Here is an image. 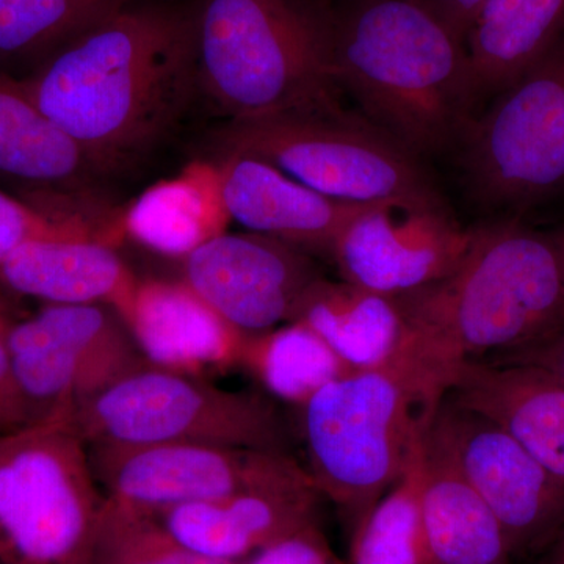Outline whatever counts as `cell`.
Instances as JSON below:
<instances>
[{"label": "cell", "instance_id": "4", "mask_svg": "<svg viewBox=\"0 0 564 564\" xmlns=\"http://www.w3.org/2000/svg\"><path fill=\"white\" fill-rule=\"evenodd\" d=\"M198 98L225 121L336 110L332 0H193Z\"/></svg>", "mask_w": 564, "mask_h": 564}, {"label": "cell", "instance_id": "20", "mask_svg": "<svg viewBox=\"0 0 564 564\" xmlns=\"http://www.w3.org/2000/svg\"><path fill=\"white\" fill-rule=\"evenodd\" d=\"M139 278L101 239L35 240L0 263V284L43 304H104L118 313Z\"/></svg>", "mask_w": 564, "mask_h": 564}, {"label": "cell", "instance_id": "15", "mask_svg": "<svg viewBox=\"0 0 564 564\" xmlns=\"http://www.w3.org/2000/svg\"><path fill=\"white\" fill-rule=\"evenodd\" d=\"M475 226L454 212L410 210L375 204L340 234L332 261L340 280L400 296L445 280L473 247Z\"/></svg>", "mask_w": 564, "mask_h": 564}, {"label": "cell", "instance_id": "28", "mask_svg": "<svg viewBox=\"0 0 564 564\" xmlns=\"http://www.w3.org/2000/svg\"><path fill=\"white\" fill-rule=\"evenodd\" d=\"M91 564H243L210 558L177 543L154 516L106 499Z\"/></svg>", "mask_w": 564, "mask_h": 564}, {"label": "cell", "instance_id": "9", "mask_svg": "<svg viewBox=\"0 0 564 564\" xmlns=\"http://www.w3.org/2000/svg\"><path fill=\"white\" fill-rule=\"evenodd\" d=\"M85 444H212L291 452V434L263 392L229 391L210 378L141 367L73 415Z\"/></svg>", "mask_w": 564, "mask_h": 564}, {"label": "cell", "instance_id": "19", "mask_svg": "<svg viewBox=\"0 0 564 564\" xmlns=\"http://www.w3.org/2000/svg\"><path fill=\"white\" fill-rule=\"evenodd\" d=\"M321 497L314 485L259 489L151 516L185 547L210 558L242 562L265 545L315 525Z\"/></svg>", "mask_w": 564, "mask_h": 564}, {"label": "cell", "instance_id": "24", "mask_svg": "<svg viewBox=\"0 0 564 564\" xmlns=\"http://www.w3.org/2000/svg\"><path fill=\"white\" fill-rule=\"evenodd\" d=\"M422 516L432 564H518L488 505L426 436Z\"/></svg>", "mask_w": 564, "mask_h": 564}, {"label": "cell", "instance_id": "25", "mask_svg": "<svg viewBox=\"0 0 564 564\" xmlns=\"http://www.w3.org/2000/svg\"><path fill=\"white\" fill-rule=\"evenodd\" d=\"M141 0H0V70L25 79L107 18Z\"/></svg>", "mask_w": 564, "mask_h": 564}, {"label": "cell", "instance_id": "35", "mask_svg": "<svg viewBox=\"0 0 564 564\" xmlns=\"http://www.w3.org/2000/svg\"><path fill=\"white\" fill-rule=\"evenodd\" d=\"M11 321H13V318L10 317L6 304L0 302V329H6Z\"/></svg>", "mask_w": 564, "mask_h": 564}, {"label": "cell", "instance_id": "12", "mask_svg": "<svg viewBox=\"0 0 564 564\" xmlns=\"http://www.w3.org/2000/svg\"><path fill=\"white\" fill-rule=\"evenodd\" d=\"M425 436L488 505L516 563H532L563 532V478L496 423L444 397Z\"/></svg>", "mask_w": 564, "mask_h": 564}, {"label": "cell", "instance_id": "5", "mask_svg": "<svg viewBox=\"0 0 564 564\" xmlns=\"http://www.w3.org/2000/svg\"><path fill=\"white\" fill-rule=\"evenodd\" d=\"M212 148L215 159L272 163L339 202L452 212L425 161L344 107L225 121L212 133Z\"/></svg>", "mask_w": 564, "mask_h": 564}, {"label": "cell", "instance_id": "14", "mask_svg": "<svg viewBox=\"0 0 564 564\" xmlns=\"http://www.w3.org/2000/svg\"><path fill=\"white\" fill-rule=\"evenodd\" d=\"M322 278L313 256L273 237L223 232L182 259L181 278L245 336L291 322L304 292Z\"/></svg>", "mask_w": 564, "mask_h": 564}, {"label": "cell", "instance_id": "27", "mask_svg": "<svg viewBox=\"0 0 564 564\" xmlns=\"http://www.w3.org/2000/svg\"><path fill=\"white\" fill-rule=\"evenodd\" d=\"M425 432L400 480L356 525L350 564H432L422 516Z\"/></svg>", "mask_w": 564, "mask_h": 564}, {"label": "cell", "instance_id": "21", "mask_svg": "<svg viewBox=\"0 0 564 564\" xmlns=\"http://www.w3.org/2000/svg\"><path fill=\"white\" fill-rule=\"evenodd\" d=\"M291 322L303 323L350 370L386 369L406 336L395 296L325 276L304 292Z\"/></svg>", "mask_w": 564, "mask_h": 564}, {"label": "cell", "instance_id": "2", "mask_svg": "<svg viewBox=\"0 0 564 564\" xmlns=\"http://www.w3.org/2000/svg\"><path fill=\"white\" fill-rule=\"evenodd\" d=\"M395 299L406 336L389 367L411 384L432 419L463 364L513 350L562 317L564 225L480 223L451 276Z\"/></svg>", "mask_w": 564, "mask_h": 564}, {"label": "cell", "instance_id": "31", "mask_svg": "<svg viewBox=\"0 0 564 564\" xmlns=\"http://www.w3.org/2000/svg\"><path fill=\"white\" fill-rule=\"evenodd\" d=\"M485 361L525 364L540 367L564 384V314L543 333L513 350Z\"/></svg>", "mask_w": 564, "mask_h": 564}, {"label": "cell", "instance_id": "30", "mask_svg": "<svg viewBox=\"0 0 564 564\" xmlns=\"http://www.w3.org/2000/svg\"><path fill=\"white\" fill-rule=\"evenodd\" d=\"M243 564H344L333 554L317 525L306 527L265 545Z\"/></svg>", "mask_w": 564, "mask_h": 564}, {"label": "cell", "instance_id": "6", "mask_svg": "<svg viewBox=\"0 0 564 564\" xmlns=\"http://www.w3.org/2000/svg\"><path fill=\"white\" fill-rule=\"evenodd\" d=\"M296 410L304 467L356 525L400 480L430 423L417 393L391 367L351 370Z\"/></svg>", "mask_w": 564, "mask_h": 564}, {"label": "cell", "instance_id": "33", "mask_svg": "<svg viewBox=\"0 0 564 564\" xmlns=\"http://www.w3.org/2000/svg\"><path fill=\"white\" fill-rule=\"evenodd\" d=\"M433 10L443 18L445 24L466 41L475 18L488 0H426Z\"/></svg>", "mask_w": 564, "mask_h": 564}, {"label": "cell", "instance_id": "17", "mask_svg": "<svg viewBox=\"0 0 564 564\" xmlns=\"http://www.w3.org/2000/svg\"><path fill=\"white\" fill-rule=\"evenodd\" d=\"M118 314L150 366L203 378L239 367L247 336L182 280H139Z\"/></svg>", "mask_w": 564, "mask_h": 564}, {"label": "cell", "instance_id": "11", "mask_svg": "<svg viewBox=\"0 0 564 564\" xmlns=\"http://www.w3.org/2000/svg\"><path fill=\"white\" fill-rule=\"evenodd\" d=\"M87 448L106 499L147 514L259 489L315 486L306 467L289 452L212 444Z\"/></svg>", "mask_w": 564, "mask_h": 564}, {"label": "cell", "instance_id": "29", "mask_svg": "<svg viewBox=\"0 0 564 564\" xmlns=\"http://www.w3.org/2000/svg\"><path fill=\"white\" fill-rule=\"evenodd\" d=\"M73 239H101L111 243L90 226L52 218L0 187V263L24 243Z\"/></svg>", "mask_w": 564, "mask_h": 564}, {"label": "cell", "instance_id": "3", "mask_svg": "<svg viewBox=\"0 0 564 564\" xmlns=\"http://www.w3.org/2000/svg\"><path fill=\"white\" fill-rule=\"evenodd\" d=\"M332 3L343 95L422 161L455 152L477 109L466 41L426 0Z\"/></svg>", "mask_w": 564, "mask_h": 564}, {"label": "cell", "instance_id": "8", "mask_svg": "<svg viewBox=\"0 0 564 564\" xmlns=\"http://www.w3.org/2000/svg\"><path fill=\"white\" fill-rule=\"evenodd\" d=\"M106 496L73 422L0 437V564H91Z\"/></svg>", "mask_w": 564, "mask_h": 564}, {"label": "cell", "instance_id": "1", "mask_svg": "<svg viewBox=\"0 0 564 564\" xmlns=\"http://www.w3.org/2000/svg\"><path fill=\"white\" fill-rule=\"evenodd\" d=\"M22 84L104 174L124 169L159 147L198 98L195 2L133 3Z\"/></svg>", "mask_w": 564, "mask_h": 564}, {"label": "cell", "instance_id": "26", "mask_svg": "<svg viewBox=\"0 0 564 564\" xmlns=\"http://www.w3.org/2000/svg\"><path fill=\"white\" fill-rule=\"evenodd\" d=\"M239 367L273 402L295 408L351 372L317 334L299 322L245 337Z\"/></svg>", "mask_w": 564, "mask_h": 564}, {"label": "cell", "instance_id": "37", "mask_svg": "<svg viewBox=\"0 0 564 564\" xmlns=\"http://www.w3.org/2000/svg\"><path fill=\"white\" fill-rule=\"evenodd\" d=\"M563 533V532H562Z\"/></svg>", "mask_w": 564, "mask_h": 564}, {"label": "cell", "instance_id": "23", "mask_svg": "<svg viewBox=\"0 0 564 564\" xmlns=\"http://www.w3.org/2000/svg\"><path fill=\"white\" fill-rule=\"evenodd\" d=\"M564 36V0H488L467 32L475 104L492 101Z\"/></svg>", "mask_w": 564, "mask_h": 564}, {"label": "cell", "instance_id": "36", "mask_svg": "<svg viewBox=\"0 0 564 564\" xmlns=\"http://www.w3.org/2000/svg\"><path fill=\"white\" fill-rule=\"evenodd\" d=\"M563 532H564V529H563Z\"/></svg>", "mask_w": 564, "mask_h": 564}, {"label": "cell", "instance_id": "13", "mask_svg": "<svg viewBox=\"0 0 564 564\" xmlns=\"http://www.w3.org/2000/svg\"><path fill=\"white\" fill-rule=\"evenodd\" d=\"M101 170L39 109L22 80L0 70V187L33 209L115 237Z\"/></svg>", "mask_w": 564, "mask_h": 564}, {"label": "cell", "instance_id": "22", "mask_svg": "<svg viewBox=\"0 0 564 564\" xmlns=\"http://www.w3.org/2000/svg\"><path fill=\"white\" fill-rule=\"evenodd\" d=\"M229 223L215 162L192 163L151 185L120 214L122 237L181 261L226 232Z\"/></svg>", "mask_w": 564, "mask_h": 564}, {"label": "cell", "instance_id": "7", "mask_svg": "<svg viewBox=\"0 0 564 564\" xmlns=\"http://www.w3.org/2000/svg\"><path fill=\"white\" fill-rule=\"evenodd\" d=\"M467 199L486 220H524L564 202V36L474 115L454 152Z\"/></svg>", "mask_w": 564, "mask_h": 564}, {"label": "cell", "instance_id": "18", "mask_svg": "<svg viewBox=\"0 0 564 564\" xmlns=\"http://www.w3.org/2000/svg\"><path fill=\"white\" fill-rule=\"evenodd\" d=\"M510 434L564 480V384L525 364L470 361L456 370L445 393Z\"/></svg>", "mask_w": 564, "mask_h": 564}, {"label": "cell", "instance_id": "16", "mask_svg": "<svg viewBox=\"0 0 564 564\" xmlns=\"http://www.w3.org/2000/svg\"><path fill=\"white\" fill-rule=\"evenodd\" d=\"M214 162L231 221L311 256L332 259L344 229L361 212L375 206L329 198L272 163L248 155H223Z\"/></svg>", "mask_w": 564, "mask_h": 564}, {"label": "cell", "instance_id": "34", "mask_svg": "<svg viewBox=\"0 0 564 564\" xmlns=\"http://www.w3.org/2000/svg\"><path fill=\"white\" fill-rule=\"evenodd\" d=\"M530 564H564V532L560 533Z\"/></svg>", "mask_w": 564, "mask_h": 564}, {"label": "cell", "instance_id": "10", "mask_svg": "<svg viewBox=\"0 0 564 564\" xmlns=\"http://www.w3.org/2000/svg\"><path fill=\"white\" fill-rule=\"evenodd\" d=\"M3 340L32 422L73 421L82 404L148 366L121 315L104 304H43L11 321Z\"/></svg>", "mask_w": 564, "mask_h": 564}, {"label": "cell", "instance_id": "32", "mask_svg": "<svg viewBox=\"0 0 564 564\" xmlns=\"http://www.w3.org/2000/svg\"><path fill=\"white\" fill-rule=\"evenodd\" d=\"M6 329H0V437L32 423L31 411L11 370L3 340Z\"/></svg>", "mask_w": 564, "mask_h": 564}]
</instances>
